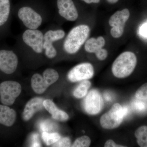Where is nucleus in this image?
<instances>
[{
    "mask_svg": "<svg viewBox=\"0 0 147 147\" xmlns=\"http://www.w3.org/2000/svg\"><path fill=\"white\" fill-rule=\"evenodd\" d=\"M105 43V40L102 36H100L97 38H91L86 41L84 49L88 53L95 54L104 47Z\"/></svg>",
    "mask_w": 147,
    "mask_h": 147,
    "instance_id": "nucleus-17",
    "label": "nucleus"
},
{
    "mask_svg": "<svg viewBox=\"0 0 147 147\" xmlns=\"http://www.w3.org/2000/svg\"><path fill=\"white\" fill-rule=\"evenodd\" d=\"M44 108L51 114L52 118L60 121L68 120L69 117L67 113L57 108L55 103L50 99H45L43 102Z\"/></svg>",
    "mask_w": 147,
    "mask_h": 147,
    "instance_id": "nucleus-15",
    "label": "nucleus"
},
{
    "mask_svg": "<svg viewBox=\"0 0 147 147\" xmlns=\"http://www.w3.org/2000/svg\"><path fill=\"white\" fill-rule=\"evenodd\" d=\"M16 117V112L13 109L7 105H0V124L7 127L12 126Z\"/></svg>",
    "mask_w": 147,
    "mask_h": 147,
    "instance_id": "nucleus-16",
    "label": "nucleus"
},
{
    "mask_svg": "<svg viewBox=\"0 0 147 147\" xmlns=\"http://www.w3.org/2000/svg\"><path fill=\"white\" fill-rule=\"evenodd\" d=\"M44 100L41 98L34 97L29 100L22 113L23 119L25 121H28L37 112L43 109L44 108L43 104Z\"/></svg>",
    "mask_w": 147,
    "mask_h": 147,
    "instance_id": "nucleus-14",
    "label": "nucleus"
},
{
    "mask_svg": "<svg viewBox=\"0 0 147 147\" xmlns=\"http://www.w3.org/2000/svg\"><path fill=\"white\" fill-rule=\"evenodd\" d=\"M105 147H126L123 145L118 144H116L112 139H109L107 140L104 144Z\"/></svg>",
    "mask_w": 147,
    "mask_h": 147,
    "instance_id": "nucleus-27",
    "label": "nucleus"
},
{
    "mask_svg": "<svg viewBox=\"0 0 147 147\" xmlns=\"http://www.w3.org/2000/svg\"><path fill=\"white\" fill-rule=\"evenodd\" d=\"M95 54L99 60L104 61L108 57V52L107 50L102 48L95 53Z\"/></svg>",
    "mask_w": 147,
    "mask_h": 147,
    "instance_id": "nucleus-26",
    "label": "nucleus"
},
{
    "mask_svg": "<svg viewBox=\"0 0 147 147\" xmlns=\"http://www.w3.org/2000/svg\"><path fill=\"white\" fill-rule=\"evenodd\" d=\"M91 86V83L88 80H84L76 87L74 90V96L77 98H83L86 96Z\"/></svg>",
    "mask_w": 147,
    "mask_h": 147,
    "instance_id": "nucleus-19",
    "label": "nucleus"
},
{
    "mask_svg": "<svg viewBox=\"0 0 147 147\" xmlns=\"http://www.w3.org/2000/svg\"><path fill=\"white\" fill-rule=\"evenodd\" d=\"M65 32L62 30L48 31L44 35V41L43 49L45 55L49 59H53L57 55V51L53 43L62 39L65 36Z\"/></svg>",
    "mask_w": 147,
    "mask_h": 147,
    "instance_id": "nucleus-12",
    "label": "nucleus"
},
{
    "mask_svg": "<svg viewBox=\"0 0 147 147\" xmlns=\"http://www.w3.org/2000/svg\"><path fill=\"white\" fill-rule=\"evenodd\" d=\"M18 16L28 29L36 30L42 24V17L30 7L25 6L21 7L18 11Z\"/></svg>",
    "mask_w": 147,
    "mask_h": 147,
    "instance_id": "nucleus-7",
    "label": "nucleus"
},
{
    "mask_svg": "<svg viewBox=\"0 0 147 147\" xmlns=\"http://www.w3.org/2000/svg\"><path fill=\"white\" fill-rule=\"evenodd\" d=\"M82 1L85 2L86 3L90 4L92 3H99L100 0H82Z\"/></svg>",
    "mask_w": 147,
    "mask_h": 147,
    "instance_id": "nucleus-28",
    "label": "nucleus"
},
{
    "mask_svg": "<svg viewBox=\"0 0 147 147\" xmlns=\"http://www.w3.org/2000/svg\"><path fill=\"white\" fill-rule=\"evenodd\" d=\"M142 32L143 34L147 36V25L142 28Z\"/></svg>",
    "mask_w": 147,
    "mask_h": 147,
    "instance_id": "nucleus-30",
    "label": "nucleus"
},
{
    "mask_svg": "<svg viewBox=\"0 0 147 147\" xmlns=\"http://www.w3.org/2000/svg\"><path fill=\"white\" fill-rule=\"evenodd\" d=\"M42 137L44 143L47 146H50L57 142L61 139V136L58 133H48L44 131L42 133Z\"/></svg>",
    "mask_w": 147,
    "mask_h": 147,
    "instance_id": "nucleus-21",
    "label": "nucleus"
},
{
    "mask_svg": "<svg viewBox=\"0 0 147 147\" xmlns=\"http://www.w3.org/2000/svg\"><path fill=\"white\" fill-rule=\"evenodd\" d=\"M23 41L37 54L43 52L44 35L39 30L28 29L22 35Z\"/></svg>",
    "mask_w": 147,
    "mask_h": 147,
    "instance_id": "nucleus-10",
    "label": "nucleus"
},
{
    "mask_svg": "<svg viewBox=\"0 0 147 147\" xmlns=\"http://www.w3.org/2000/svg\"><path fill=\"white\" fill-rule=\"evenodd\" d=\"M130 12L127 9L116 11L110 17L109 25L112 27L110 34L114 38H119L123 34L125 23L129 18Z\"/></svg>",
    "mask_w": 147,
    "mask_h": 147,
    "instance_id": "nucleus-6",
    "label": "nucleus"
},
{
    "mask_svg": "<svg viewBox=\"0 0 147 147\" xmlns=\"http://www.w3.org/2000/svg\"><path fill=\"white\" fill-rule=\"evenodd\" d=\"M59 74L55 69L48 68L43 71L42 76L36 73L31 78V86L34 91L37 94L43 93L51 85L58 80Z\"/></svg>",
    "mask_w": 147,
    "mask_h": 147,
    "instance_id": "nucleus-4",
    "label": "nucleus"
},
{
    "mask_svg": "<svg viewBox=\"0 0 147 147\" xmlns=\"http://www.w3.org/2000/svg\"><path fill=\"white\" fill-rule=\"evenodd\" d=\"M18 63L17 55L12 50H0V70L7 74L16 71Z\"/></svg>",
    "mask_w": 147,
    "mask_h": 147,
    "instance_id": "nucleus-11",
    "label": "nucleus"
},
{
    "mask_svg": "<svg viewBox=\"0 0 147 147\" xmlns=\"http://www.w3.org/2000/svg\"><path fill=\"white\" fill-rule=\"evenodd\" d=\"M90 32V27L86 25L74 27L69 32L64 42L65 51L69 55L77 53L86 41Z\"/></svg>",
    "mask_w": 147,
    "mask_h": 147,
    "instance_id": "nucleus-1",
    "label": "nucleus"
},
{
    "mask_svg": "<svg viewBox=\"0 0 147 147\" xmlns=\"http://www.w3.org/2000/svg\"><path fill=\"white\" fill-rule=\"evenodd\" d=\"M53 147H71V140L69 137H61V139L52 145Z\"/></svg>",
    "mask_w": 147,
    "mask_h": 147,
    "instance_id": "nucleus-25",
    "label": "nucleus"
},
{
    "mask_svg": "<svg viewBox=\"0 0 147 147\" xmlns=\"http://www.w3.org/2000/svg\"><path fill=\"white\" fill-rule=\"evenodd\" d=\"M108 3L110 4H115L119 0H106Z\"/></svg>",
    "mask_w": 147,
    "mask_h": 147,
    "instance_id": "nucleus-31",
    "label": "nucleus"
},
{
    "mask_svg": "<svg viewBox=\"0 0 147 147\" xmlns=\"http://www.w3.org/2000/svg\"><path fill=\"white\" fill-rule=\"evenodd\" d=\"M128 111L127 107H123L119 103H115L108 112L100 117V125L102 128L107 129L117 128L127 115Z\"/></svg>",
    "mask_w": 147,
    "mask_h": 147,
    "instance_id": "nucleus-3",
    "label": "nucleus"
},
{
    "mask_svg": "<svg viewBox=\"0 0 147 147\" xmlns=\"http://www.w3.org/2000/svg\"><path fill=\"white\" fill-rule=\"evenodd\" d=\"M137 64V57L134 53L130 51L123 52L119 55L113 62L112 73L116 78H126L134 71Z\"/></svg>",
    "mask_w": 147,
    "mask_h": 147,
    "instance_id": "nucleus-2",
    "label": "nucleus"
},
{
    "mask_svg": "<svg viewBox=\"0 0 147 147\" xmlns=\"http://www.w3.org/2000/svg\"><path fill=\"white\" fill-rule=\"evenodd\" d=\"M134 110L139 113H144L147 111V103L143 100L136 99L132 103Z\"/></svg>",
    "mask_w": 147,
    "mask_h": 147,
    "instance_id": "nucleus-24",
    "label": "nucleus"
},
{
    "mask_svg": "<svg viewBox=\"0 0 147 147\" xmlns=\"http://www.w3.org/2000/svg\"><path fill=\"white\" fill-rule=\"evenodd\" d=\"M104 97L105 99L107 100H112V96L109 93H105V95L104 96Z\"/></svg>",
    "mask_w": 147,
    "mask_h": 147,
    "instance_id": "nucleus-29",
    "label": "nucleus"
},
{
    "mask_svg": "<svg viewBox=\"0 0 147 147\" xmlns=\"http://www.w3.org/2000/svg\"><path fill=\"white\" fill-rule=\"evenodd\" d=\"M91 144V140L88 136L84 135L75 140L71 145L72 147H88Z\"/></svg>",
    "mask_w": 147,
    "mask_h": 147,
    "instance_id": "nucleus-22",
    "label": "nucleus"
},
{
    "mask_svg": "<svg viewBox=\"0 0 147 147\" xmlns=\"http://www.w3.org/2000/svg\"><path fill=\"white\" fill-rule=\"evenodd\" d=\"M22 90L21 84L13 81H7L0 84L1 101L3 105H13L20 95Z\"/></svg>",
    "mask_w": 147,
    "mask_h": 147,
    "instance_id": "nucleus-5",
    "label": "nucleus"
},
{
    "mask_svg": "<svg viewBox=\"0 0 147 147\" xmlns=\"http://www.w3.org/2000/svg\"><path fill=\"white\" fill-rule=\"evenodd\" d=\"M11 11V0H0V28L8 22Z\"/></svg>",
    "mask_w": 147,
    "mask_h": 147,
    "instance_id": "nucleus-18",
    "label": "nucleus"
},
{
    "mask_svg": "<svg viewBox=\"0 0 147 147\" xmlns=\"http://www.w3.org/2000/svg\"><path fill=\"white\" fill-rule=\"evenodd\" d=\"M57 5L59 15L67 21H74L78 18V11L72 0H57Z\"/></svg>",
    "mask_w": 147,
    "mask_h": 147,
    "instance_id": "nucleus-13",
    "label": "nucleus"
},
{
    "mask_svg": "<svg viewBox=\"0 0 147 147\" xmlns=\"http://www.w3.org/2000/svg\"><path fill=\"white\" fill-rule=\"evenodd\" d=\"M135 97L136 99L143 100L147 103V83L143 84L137 90Z\"/></svg>",
    "mask_w": 147,
    "mask_h": 147,
    "instance_id": "nucleus-23",
    "label": "nucleus"
},
{
    "mask_svg": "<svg viewBox=\"0 0 147 147\" xmlns=\"http://www.w3.org/2000/svg\"><path fill=\"white\" fill-rule=\"evenodd\" d=\"M83 105L86 113L89 115H94L98 114L102 110L104 102L99 91L92 89L85 96Z\"/></svg>",
    "mask_w": 147,
    "mask_h": 147,
    "instance_id": "nucleus-8",
    "label": "nucleus"
},
{
    "mask_svg": "<svg viewBox=\"0 0 147 147\" xmlns=\"http://www.w3.org/2000/svg\"><path fill=\"white\" fill-rule=\"evenodd\" d=\"M134 135L139 146L147 147V126L143 125L137 129Z\"/></svg>",
    "mask_w": 147,
    "mask_h": 147,
    "instance_id": "nucleus-20",
    "label": "nucleus"
},
{
    "mask_svg": "<svg viewBox=\"0 0 147 147\" xmlns=\"http://www.w3.org/2000/svg\"><path fill=\"white\" fill-rule=\"evenodd\" d=\"M94 74L92 65L89 63H83L71 69L67 74V78L69 81L74 83L92 79Z\"/></svg>",
    "mask_w": 147,
    "mask_h": 147,
    "instance_id": "nucleus-9",
    "label": "nucleus"
}]
</instances>
